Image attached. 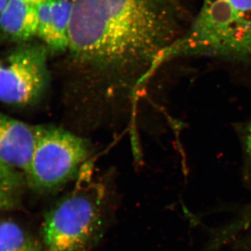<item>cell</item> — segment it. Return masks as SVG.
Returning a JSON list of instances; mask_svg holds the SVG:
<instances>
[{"mask_svg": "<svg viewBox=\"0 0 251 251\" xmlns=\"http://www.w3.org/2000/svg\"><path fill=\"white\" fill-rule=\"evenodd\" d=\"M8 1H9V0H0V14H1L3 9H4Z\"/></svg>", "mask_w": 251, "mask_h": 251, "instance_id": "obj_13", "label": "cell"}, {"mask_svg": "<svg viewBox=\"0 0 251 251\" xmlns=\"http://www.w3.org/2000/svg\"><path fill=\"white\" fill-rule=\"evenodd\" d=\"M22 1H26V2L29 3V4L38 6V5L41 4V3L44 2L46 0H22Z\"/></svg>", "mask_w": 251, "mask_h": 251, "instance_id": "obj_12", "label": "cell"}, {"mask_svg": "<svg viewBox=\"0 0 251 251\" xmlns=\"http://www.w3.org/2000/svg\"><path fill=\"white\" fill-rule=\"evenodd\" d=\"M0 251H46L19 224L14 221H0Z\"/></svg>", "mask_w": 251, "mask_h": 251, "instance_id": "obj_9", "label": "cell"}, {"mask_svg": "<svg viewBox=\"0 0 251 251\" xmlns=\"http://www.w3.org/2000/svg\"><path fill=\"white\" fill-rule=\"evenodd\" d=\"M73 67L105 77L150 74L184 34L177 0H72Z\"/></svg>", "mask_w": 251, "mask_h": 251, "instance_id": "obj_1", "label": "cell"}, {"mask_svg": "<svg viewBox=\"0 0 251 251\" xmlns=\"http://www.w3.org/2000/svg\"><path fill=\"white\" fill-rule=\"evenodd\" d=\"M88 156L83 140L54 126H37V138L26 174L33 187L56 190L78 173Z\"/></svg>", "mask_w": 251, "mask_h": 251, "instance_id": "obj_4", "label": "cell"}, {"mask_svg": "<svg viewBox=\"0 0 251 251\" xmlns=\"http://www.w3.org/2000/svg\"><path fill=\"white\" fill-rule=\"evenodd\" d=\"M37 138L33 126L0 112V163L27 173Z\"/></svg>", "mask_w": 251, "mask_h": 251, "instance_id": "obj_6", "label": "cell"}, {"mask_svg": "<svg viewBox=\"0 0 251 251\" xmlns=\"http://www.w3.org/2000/svg\"><path fill=\"white\" fill-rule=\"evenodd\" d=\"M105 193L80 183L46 214L41 227L46 251H87L102 224Z\"/></svg>", "mask_w": 251, "mask_h": 251, "instance_id": "obj_3", "label": "cell"}, {"mask_svg": "<svg viewBox=\"0 0 251 251\" xmlns=\"http://www.w3.org/2000/svg\"><path fill=\"white\" fill-rule=\"evenodd\" d=\"M45 45L25 44L0 62V101L9 105H29L37 100L49 81Z\"/></svg>", "mask_w": 251, "mask_h": 251, "instance_id": "obj_5", "label": "cell"}, {"mask_svg": "<svg viewBox=\"0 0 251 251\" xmlns=\"http://www.w3.org/2000/svg\"><path fill=\"white\" fill-rule=\"evenodd\" d=\"M247 143L248 151H249V154H250L251 157V125L250 128H249V131H248Z\"/></svg>", "mask_w": 251, "mask_h": 251, "instance_id": "obj_11", "label": "cell"}, {"mask_svg": "<svg viewBox=\"0 0 251 251\" xmlns=\"http://www.w3.org/2000/svg\"><path fill=\"white\" fill-rule=\"evenodd\" d=\"M199 55L251 63V0H203L194 22L164 59Z\"/></svg>", "mask_w": 251, "mask_h": 251, "instance_id": "obj_2", "label": "cell"}, {"mask_svg": "<svg viewBox=\"0 0 251 251\" xmlns=\"http://www.w3.org/2000/svg\"><path fill=\"white\" fill-rule=\"evenodd\" d=\"M4 171H0V209L7 205L9 202V191L14 187V180L4 179Z\"/></svg>", "mask_w": 251, "mask_h": 251, "instance_id": "obj_10", "label": "cell"}, {"mask_svg": "<svg viewBox=\"0 0 251 251\" xmlns=\"http://www.w3.org/2000/svg\"><path fill=\"white\" fill-rule=\"evenodd\" d=\"M0 30L11 40L23 43L37 36V6L9 0L0 14Z\"/></svg>", "mask_w": 251, "mask_h": 251, "instance_id": "obj_8", "label": "cell"}, {"mask_svg": "<svg viewBox=\"0 0 251 251\" xmlns=\"http://www.w3.org/2000/svg\"><path fill=\"white\" fill-rule=\"evenodd\" d=\"M37 10V36L50 52L65 53L70 40L72 0H46Z\"/></svg>", "mask_w": 251, "mask_h": 251, "instance_id": "obj_7", "label": "cell"}]
</instances>
